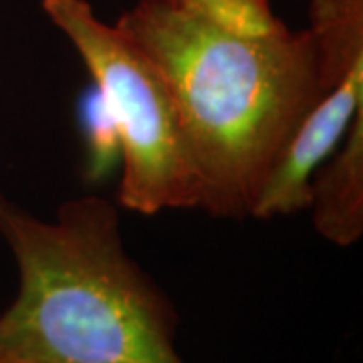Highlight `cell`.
Masks as SVG:
<instances>
[{
  "mask_svg": "<svg viewBox=\"0 0 363 363\" xmlns=\"http://www.w3.org/2000/svg\"><path fill=\"white\" fill-rule=\"evenodd\" d=\"M116 25L172 95L200 186L198 208L252 218L291 135L333 77L311 28L236 33L169 0H135Z\"/></svg>",
  "mask_w": 363,
  "mask_h": 363,
  "instance_id": "1",
  "label": "cell"
},
{
  "mask_svg": "<svg viewBox=\"0 0 363 363\" xmlns=\"http://www.w3.org/2000/svg\"><path fill=\"white\" fill-rule=\"evenodd\" d=\"M0 236L18 293L0 315V357L35 363H184L178 315L125 252L101 196L65 200L43 220L0 192Z\"/></svg>",
  "mask_w": 363,
  "mask_h": 363,
  "instance_id": "2",
  "label": "cell"
},
{
  "mask_svg": "<svg viewBox=\"0 0 363 363\" xmlns=\"http://www.w3.org/2000/svg\"><path fill=\"white\" fill-rule=\"evenodd\" d=\"M93 79V97L107 117L121 157L117 204L142 216L192 210L200 186L176 105L142 49L99 18L89 0H43Z\"/></svg>",
  "mask_w": 363,
  "mask_h": 363,
  "instance_id": "3",
  "label": "cell"
},
{
  "mask_svg": "<svg viewBox=\"0 0 363 363\" xmlns=\"http://www.w3.org/2000/svg\"><path fill=\"white\" fill-rule=\"evenodd\" d=\"M309 28L333 67V77L301 119L260 190L252 210L259 220L307 210L315 172L363 111V0H309Z\"/></svg>",
  "mask_w": 363,
  "mask_h": 363,
  "instance_id": "4",
  "label": "cell"
},
{
  "mask_svg": "<svg viewBox=\"0 0 363 363\" xmlns=\"http://www.w3.org/2000/svg\"><path fill=\"white\" fill-rule=\"evenodd\" d=\"M313 226L337 247L363 234V111L351 121L337 150L315 172L309 192Z\"/></svg>",
  "mask_w": 363,
  "mask_h": 363,
  "instance_id": "5",
  "label": "cell"
},
{
  "mask_svg": "<svg viewBox=\"0 0 363 363\" xmlns=\"http://www.w3.org/2000/svg\"><path fill=\"white\" fill-rule=\"evenodd\" d=\"M178 9L210 25L248 35H271L285 23L274 14L269 0H169Z\"/></svg>",
  "mask_w": 363,
  "mask_h": 363,
  "instance_id": "6",
  "label": "cell"
},
{
  "mask_svg": "<svg viewBox=\"0 0 363 363\" xmlns=\"http://www.w3.org/2000/svg\"><path fill=\"white\" fill-rule=\"evenodd\" d=\"M0 363H35V362H25V359H14V357H0Z\"/></svg>",
  "mask_w": 363,
  "mask_h": 363,
  "instance_id": "7",
  "label": "cell"
}]
</instances>
